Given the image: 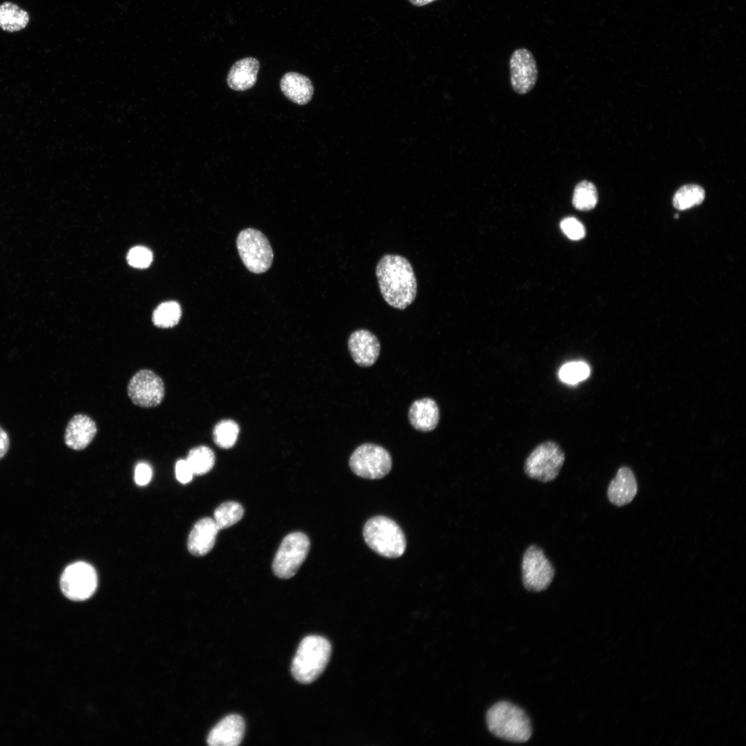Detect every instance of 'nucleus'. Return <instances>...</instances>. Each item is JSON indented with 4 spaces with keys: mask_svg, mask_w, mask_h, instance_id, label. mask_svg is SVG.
<instances>
[{
    "mask_svg": "<svg viewBox=\"0 0 746 746\" xmlns=\"http://www.w3.org/2000/svg\"><path fill=\"white\" fill-rule=\"evenodd\" d=\"M376 275L381 295L389 305L404 309L414 301L417 280L412 267L405 258L385 255L376 265Z\"/></svg>",
    "mask_w": 746,
    "mask_h": 746,
    "instance_id": "f257e3e1",
    "label": "nucleus"
},
{
    "mask_svg": "<svg viewBox=\"0 0 746 746\" xmlns=\"http://www.w3.org/2000/svg\"><path fill=\"white\" fill-rule=\"evenodd\" d=\"M97 432L95 421L84 414L73 416L67 424L64 434L66 445L75 450L86 448Z\"/></svg>",
    "mask_w": 746,
    "mask_h": 746,
    "instance_id": "4468645a",
    "label": "nucleus"
},
{
    "mask_svg": "<svg viewBox=\"0 0 746 746\" xmlns=\"http://www.w3.org/2000/svg\"><path fill=\"white\" fill-rule=\"evenodd\" d=\"M280 90L290 101L298 105H305L314 94V86L306 76L296 72H288L281 78Z\"/></svg>",
    "mask_w": 746,
    "mask_h": 746,
    "instance_id": "aec40b11",
    "label": "nucleus"
},
{
    "mask_svg": "<svg viewBox=\"0 0 746 746\" xmlns=\"http://www.w3.org/2000/svg\"><path fill=\"white\" fill-rule=\"evenodd\" d=\"M589 374V367L585 363L571 362L561 367L559 376L565 383L575 384L586 379Z\"/></svg>",
    "mask_w": 746,
    "mask_h": 746,
    "instance_id": "cd10ccee",
    "label": "nucleus"
},
{
    "mask_svg": "<svg viewBox=\"0 0 746 746\" xmlns=\"http://www.w3.org/2000/svg\"><path fill=\"white\" fill-rule=\"evenodd\" d=\"M237 248L245 267L255 274L267 271L273 261L274 254L268 239L260 231L248 228L237 238Z\"/></svg>",
    "mask_w": 746,
    "mask_h": 746,
    "instance_id": "423d86ee",
    "label": "nucleus"
},
{
    "mask_svg": "<svg viewBox=\"0 0 746 746\" xmlns=\"http://www.w3.org/2000/svg\"><path fill=\"white\" fill-rule=\"evenodd\" d=\"M637 483L633 472L627 467L620 468L608 488V497L614 505L622 506L630 503L637 493Z\"/></svg>",
    "mask_w": 746,
    "mask_h": 746,
    "instance_id": "6ab92c4d",
    "label": "nucleus"
},
{
    "mask_svg": "<svg viewBox=\"0 0 746 746\" xmlns=\"http://www.w3.org/2000/svg\"><path fill=\"white\" fill-rule=\"evenodd\" d=\"M244 509L236 501H228L220 504L214 511V521L218 528L224 529L237 523L242 517Z\"/></svg>",
    "mask_w": 746,
    "mask_h": 746,
    "instance_id": "a878e982",
    "label": "nucleus"
},
{
    "mask_svg": "<svg viewBox=\"0 0 746 746\" xmlns=\"http://www.w3.org/2000/svg\"><path fill=\"white\" fill-rule=\"evenodd\" d=\"M560 227L564 233L573 240L583 238L586 233L584 225L573 217L563 219L560 223Z\"/></svg>",
    "mask_w": 746,
    "mask_h": 746,
    "instance_id": "c756f323",
    "label": "nucleus"
},
{
    "mask_svg": "<svg viewBox=\"0 0 746 746\" xmlns=\"http://www.w3.org/2000/svg\"><path fill=\"white\" fill-rule=\"evenodd\" d=\"M408 418L410 424L417 430L432 431L436 428L439 421V407L431 398L416 400L410 407Z\"/></svg>",
    "mask_w": 746,
    "mask_h": 746,
    "instance_id": "f3484780",
    "label": "nucleus"
},
{
    "mask_svg": "<svg viewBox=\"0 0 746 746\" xmlns=\"http://www.w3.org/2000/svg\"><path fill=\"white\" fill-rule=\"evenodd\" d=\"M348 350L354 362L361 367H370L377 360L381 350L377 337L367 329L353 332L348 339Z\"/></svg>",
    "mask_w": 746,
    "mask_h": 746,
    "instance_id": "ddd939ff",
    "label": "nucleus"
},
{
    "mask_svg": "<svg viewBox=\"0 0 746 746\" xmlns=\"http://www.w3.org/2000/svg\"><path fill=\"white\" fill-rule=\"evenodd\" d=\"M486 722L490 731L505 740L524 743L531 736L530 722L526 714L508 702L493 705L487 712Z\"/></svg>",
    "mask_w": 746,
    "mask_h": 746,
    "instance_id": "7ed1b4c3",
    "label": "nucleus"
},
{
    "mask_svg": "<svg viewBox=\"0 0 746 746\" xmlns=\"http://www.w3.org/2000/svg\"><path fill=\"white\" fill-rule=\"evenodd\" d=\"M97 586V575L94 567L84 562H77L68 565L60 578V588L63 594L73 601H82L89 598Z\"/></svg>",
    "mask_w": 746,
    "mask_h": 746,
    "instance_id": "1a4fd4ad",
    "label": "nucleus"
},
{
    "mask_svg": "<svg viewBox=\"0 0 746 746\" xmlns=\"http://www.w3.org/2000/svg\"><path fill=\"white\" fill-rule=\"evenodd\" d=\"M239 428L232 420H223L218 423L213 432L214 442L222 448L232 447L238 438Z\"/></svg>",
    "mask_w": 746,
    "mask_h": 746,
    "instance_id": "bb28decb",
    "label": "nucleus"
},
{
    "mask_svg": "<svg viewBox=\"0 0 746 746\" xmlns=\"http://www.w3.org/2000/svg\"><path fill=\"white\" fill-rule=\"evenodd\" d=\"M127 393L134 405L145 408H154L162 402L165 388L159 375L151 370L142 369L129 380Z\"/></svg>",
    "mask_w": 746,
    "mask_h": 746,
    "instance_id": "9d476101",
    "label": "nucleus"
},
{
    "mask_svg": "<svg viewBox=\"0 0 746 746\" xmlns=\"http://www.w3.org/2000/svg\"><path fill=\"white\" fill-rule=\"evenodd\" d=\"M705 196V190L700 186L686 184L676 191L673 198V204L675 208L685 210L700 204L704 200Z\"/></svg>",
    "mask_w": 746,
    "mask_h": 746,
    "instance_id": "5701e85b",
    "label": "nucleus"
},
{
    "mask_svg": "<svg viewBox=\"0 0 746 746\" xmlns=\"http://www.w3.org/2000/svg\"><path fill=\"white\" fill-rule=\"evenodd\" d=\"M331 651V644L324 637L312 635L304 638L292 660L294 678L304 684L316 680L327 666Z\"/></svg>",
    "mask_w": 746,
    "mask_h": 746,
    "instance_id": "f03ea898",
    "label": "nucleus"
},
{
    "mask_svg": "<svg viewBox=\"0 0 746 746\" xmlns=\"http://www.w3.org/2000/svg\"><path fill=\"white\" fill-rule=\"evenodd\" d=\"M510 84L518 94L530 91L537 80L538 70L532 52L526 48L515 50L510 58Z\"/></svg>",
    "mask_w": 746,
    "mask_h": 746,
    "instance_id": "f8f14e48",
    "label": "nucleus"
},
{
    "mask_svg": "<svg viewBox=\"0 0 746 746\" xmlns=\"http://www.w3.org/2000/svg\"><path fill=\"white\" fill-rule=\"evenodd\" d=\"M309 545V538L303 533L295 532L287 535L274 557L272 564L274 574L283 579L294 576L305 560Z\"/></svg>",
    "mask_w": 746,
    "mask_h": 746,
    "instance_id": "6e6552de",
    "label": "nucleus"
},
{
    "mask_svg": "<svg viewBox=\"0 0 746 746\" xmlns=\"http://www.w3.org/2000/svg\"><path fill=\"white\" fill-rule=\"evenodd\" d=\"M572 202L578 210L593 209L597 202V191L595 184L588 180L580 182L574 189Z\"/></svg>",
    "mask_w": 746,
    "mask_h": 746,
    "instance_id": "b1692460",
    "label": "nucleus"
},
{
    "mask_svg": "<svg viewBox=\"0 0 746 746\" xmlns=\"http://www.w3.org/2000/svg\"><path fill=\"white\" fill-rule=\"evenodd\" d=\"M186 461L194 475H201L212 469L215 463V455L209 447L200 446L190 450Z\"/></svg>",
    "mask_w": 746,
    "mask_h": 746,
    "instance_id": "4be33fe9",
    "label": "nucleus"
},
{
    "mask_svg": "<svg viewBox=\"0 0 746 746\" xmlns=\"http://www.w3.org/2000/svg\"><path fill=\"white\" fill-rule=\"evenodd\" d=\"M412 4L416 6H423L429 4L436 0H408Z\"/></svg>",
    "mask_w": 746,
    "mask_h": 746,
    "instance_id": "72a5a7b5",
    "label": "nucleus"
},
{
    "mask_svg": "<svg viewBox=\"0 0 746 746\" xmlns=\"http://www.w3.org/2000/svg\"><path fill=\"white\" fill-rule=\"evenodd\" d=\"M259 68L260 62L254 57H245L236 61L227 77L228 86L238 91L252 88L257 81Z\"/></svg>",
    "mask_w": 746,
    "mask_h": 746,
    "instance_id": "a211bd4d",
    "label": "nucleus"
},
{
    "mask_svg": "<svg viewBox=\"0 0 746 746\" xmlns=\"http://www.w3.org/2000/svg\"><path fill=\"white\" fill-rule=\"evenodd\" d=\"M175 471L178 481L184 484L190 482L194 475L186 459L178 460L175 464Z\"/></svg>",
    "mask_w": 746,
    "mask_h": 746,
    "instance_id": "7c9ffc66",
    "label": "nucleus"
},
{
    "mask_svg": "<svg viewBox=\"0 0 746 746\" xmlns=\"http://www.w3.org/2000/svg\"><path fill=\"white\" fill-rule=\"evenodd\" d=\"M10 446L7 432L0 426V459L6 454Z\"/></svg>",
    "mask_w": 746,
    "mask_h": 746,
    "instance_id": "473e14b6",
    "label": "nucleus"
},
{
    "mask_svg": "<svg viewBox=\"0 0 746 746\" xmlns=\"http://www.w3.org/2000/svg\"><path fill=\"white\" fill-rule=\"evenodd\" d=\"M245 722L237 714H231L218 722L207 737L211 746H237L243 738Z\"/></svg>",
    "mask_w": 746,
    "mask_h": 746,
    "instance_id": "2eb2a0df",
    "label": "nucleus"
},
{
    "mask_svg": "<svg viewBox=\"0 0 746 746\" xmlns=\"http://www.w3.org/2000/svg\"><path fill=\"white\" fill-rule=\"evenodd\" d=\"M152 477L151 466L144 462L139 463L135 470V481L139 486H145L149 484Z\"/></svg>",
    "mask_w": 746,
    "mask_h": 746,
    "instance_id": "2f4dec72",
    "label": "nucleus"
},
{
    "mask_svg": "<svg viewBox=\"0 0 746 746\" xmlns=\"http://www.w3.org/2000/svg\"><path fill=\"white\" fill-rule=\"evenodd\" d=\"M30 17L27 11L17 4L5 1L0 4V28L14 32L24 29L28 24Z\"/></svg>",
    "mask_w": 746,
    "mask_h": 746,
    "instance_id": "412c9836",
    "label": "nucleus"
},
{
    "mask_svg": "<svg viewBox=\"0 0 746 746\" xmlns=\"http://www.w3.org/2000/svg\"><path fill=\"white\" fill-rule=\"evenodd\" d=\"M220 528L213 519L204 517L198 521L188 539V549L195 556H202L213 548Z\"/></svg>",
    "mask_w": 746,
    "mask_h": 746,
    "instance_id": "dca6fc26",
    "label": "nucleus"
},
{
    "mask_svg": "<svg viewBox=\"0 0 746 746\" xmlns=\"http://www.w3.org/2000/svg\"><path fill=\"white\" fill-rule=\"evenodd\" d=\"M522 573L526 589L533 591H542L551 583L555 571L543 551L536 546H531L524 554Z\"/></svg>",
    "mask_w": 746,
    "mask_h": 746,
    "instance_id": "9b49d317",
    "label": "nucleus"
},
{
    "mask_svg": "<svg viewBox=\"0 0 746 746\" xmlns=\"http://www.w3.org/2000/svg\"><path fill=\"white\" fill-rule=\"evenodd\" d=\"M127 260L132 267L143 269L150 265L153 260V254L148 248L137 246L128 251Z\"/></svg>",
    "mask_w": 746,
    "mask_h": 746,
    "instance_id": "c85d7f7f",
    "label": "nucleus"
},
{
    "mask_svg": "<svg viewBox=\"0 0 746 746\" xmlns=\"http://www.w3.org/2000/svg\"><path fill=\"white\" fill-rule=\"evenodd\" d=\"M181 315L180 305L175 301H168L160 304L155 309L152 319L155 326L169 328L178 323Z\"/></svg>",
    "mask_w": 746,
    "mask_h": 746,
    "instance_id": "393cba45",
    "label": "nucleus"
},
{
    "mask_svg": "<svg viewBox=\"0 0 746 746\" xmlns=\"http://www.w3.org/2000/svg\"><path fill=\"white\" fill-rule=\"evenodd\" d=\"M564 461L561 447L555 441H546L530 452L524 463V471L530 478L551 481L557 477Z\"/></svg>",
    "mask_w": 746,
    "mask_h": 746,
    "instance_id": "39448f33",
    "label": "nucleus"
},
{
    "mask_svg": "<svg viewBox=\"0 0 746 746\" xmlns=\"http://www.w3.org/2000/svg\"><path fill=\"white\" fill-rule=\"evenodd\" d=\"M363 534L369 547L383 557L396 558L405 552V535L399 526L388 517L370 518L363 527Z\"/></svg>",
    "mask_w": 746,
    "mask_h": 746,
    "instance_id": "20e7f679",
    "label": "nucleus"
},
{
    "mask_svg": "<svg viewBox=\"0 0 746 746\" xmlns=\"http://www.w3.org/2000/svg\"><path fill=\"white\" fill-rule=\"evenodd\" d=\"M392 457L383 447L370 443L358 446L350 456L349 465L358 476L370 479H381L392 468Z\"/></svg>",
    "mask_w": 746,
    "mask_h": 746,
    "instance_id": "0eeeda50",
    "label": "nucleus"
}]
</instances>
